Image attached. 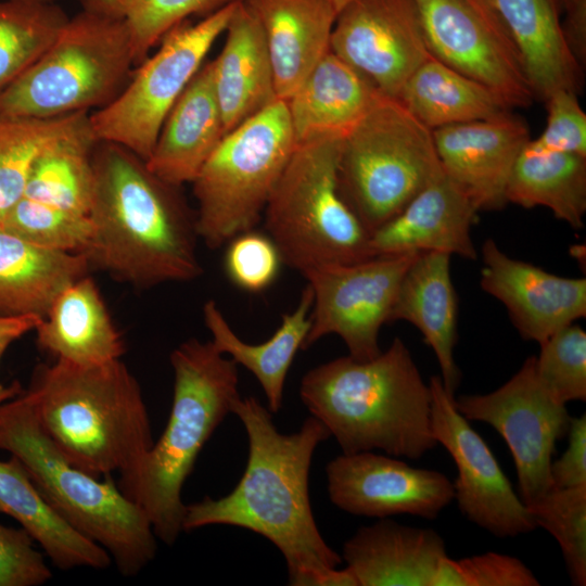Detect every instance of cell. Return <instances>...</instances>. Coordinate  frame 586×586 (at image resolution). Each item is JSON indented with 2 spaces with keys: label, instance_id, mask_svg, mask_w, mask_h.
Here are the masks:
<instances>
[{
  "label": "cell",
  "instance_id": "3957f363",
  "mask_svg": "<svg viewBox=\"0 0 586 586\" xmlns=\"http://www.w3.org/2000/svg\"><path fill=\"white\" fill-rule=\"evenodd\" d=\"M300 396L342 454L381 450L417 460L437 445L430 384L400 337L372 359L343 356L311 368Z\"/></svg>",
  "mask_w": 586,
  "mask_h": 586
},
{
  "label": "cell",
  "instance_id": "60d3db41",
  "mask_svg": "<svg viewBox=\"0 0 586 586\" xmlns=\"http://www.w3.org/2000/svg\"><path fill=\"white\" fill-rule=\"evenodd\" d=\"M534 573L520 559L485 552L461 559H442L432 586H538Z\"/></svg>",
  "mask_w": 586,
  "mask_h": 586
},
{
  "label": "cell",
  "instance_id": "d590c367",
  "mask_svg": "<svg viewBox=\"0 0 586 586\" xmlns=\"http://www.w3.org/2000/svg\"><path fill=\"white\" fill-rule=\"evenodd\" d=\"M67 21L52 1H0V91L46 52Z\"/></svg>",
  "mask_w": 586,
  "mask_h": 586
},
{
  "label": "cell",
  "instance_id": "2e32d148",
  "mask_svg": "<svg viewBox=\"0 0 586 586\" xmlns=\"http://www.w3.org/2000/svg\"><path fill=\"white\" fill-rule=\"evenodd\" d=\"M330 50L393 99L431 56L415 0H351L336 15Z\"/></svg>",
  "mask_w": 586,
  "mask_h": 586
},
{
  "label": "cell",
  "instance_id": "8d00e7d4",
  "mask_svg": "<svg viewBox=\"0 0 586 586\" xmlns=\"http://www.w3.org/2000/svg\"><path fill=\"white\" fill-rule=\"evenodd\" d=\"M536 527L559 544L573 585H586V486L552 488L526 506Z\"/></svg>",
  "mask_w": 586,
  "mask_h": 586
},
{
  "label": "cell",
  "instance_id": "d4e9b609",
  "mask_svg": "<svg viewBox=\"0 0 586 586\" xmlns=\"http://www.w3.org/2000/svg\"><path fill=\"white\" fill-rule=\"evenodd\" d=\"M225 31V44L212 62L228 133L279 99L263 28L243 0H238Z\"/></svg>",
  "mask_w": 586,
  "mask_h": 586
},
{
  "label": "cell",
  "instance_id": "cb8c5ba5",
  "mask_svg": "<svg viewBox=\"0 0 586 586\" xmlns=\"http://www.w3.org/2000/svg\"><path fill=\"white\" fill-rule=\"evenodd\" d=\"M451 255L421 252L399 283L390 321L415 326L436 356L446 391L455 395L461 373L454 358L458 301L450 273Z\"/></svg>",
  "mask_w": 586,
  "mask_h": 586
},
{
  "label": "cell",
  "instance_id": "f546056e",
  "mask_svg": "<svg viewBox=\"0 0 586 586\" xmlns=\"http://www.w3.org/2000/svg\"><path fill=\"white\" fill-rule=\"evenodd\" d=\"M80 253L43 247L0 229V317H44L55 297L88 275Z\"/></svg>",
  "mask_w": 586,
  "mask_h": 586
},
{
  "label": "cell",
  "instance_id": "4dcf8cb0",
  "mask_svg": "<svg viewBox=\"0 0 586 586\" xmlns=\"http://www.w3.org/2000/svg\"><path fill=\"white\" fill-rule=\"evenodd\" d=\"M311 307L313 291L307 284L294 310L282 316L271 337L250 344L235 334L215 301L208 300L203 305L204 323L214 347L256 378L272 413L282 407L286 375L297 351L303 349L310 327Z\"/></svg>",
  "mask_w": 586,
  "mask_h": 586
},
{
  "label": "cell",
  "instance_id": "681fc988",
  "mask_svg": "<svg viewBox=\"0 0 586 586\" xmlns=\"http://www.w3.org/2000/svg\"><path fill=\"white\" fill-rule=\"evenodd\" d=\"M22 1H52V0H22Z\"/></svg>",
  "mask_w": 586,
  "mask_h": 586
},
{
  "label": "cell",
  "instance_id": "8fae6325",
  "mask_svg": "<svg viewBox=\"0 0 586 586\" xmlns=\"http://www.w3.org/2000/svg\"><path fill=\"white\" fill-rule=\"evenodd\" d=\"M237 2L229 1L196 24L182 22L162 38L160 49L116 98L89 115L98 142L118 144L144 162L149 158L167 114L226 30Z\"/></svg>",
  "mask_w": 586,
  "mask_h": 586
},
{
  "label": "cell",
  "instance_id": "5b68a950",
  "mask_svg": "<svg viewBox=\"0 0 586 586\" xmlns=\"http://www.w3.org/2000/svg\"><path fill=\"white\" fill-rule=\"evenodd\" d=\"M174 395L167 424L137 471L117 482L148 517L156 538L171 546L186 512L181 492L196 459L239 396L238 365L211 341L189 339L169 356Z\"/></svg>",
  "mask_w": 586,
  "mask_h": 586
},
{
  "label": "cell",
  "instance_id": "f6af8a7d",
  "mask_svg": "<svg viewBox=\"0 0 586 586\" xmlns=\"http://www.w3.org/2000/svg\"><path fill=\"white\" fill-rule=\"evenodd\" d=\"M565 451L550 466L553 488L586 486V415L571 417Z\"/></svg>",
  "mask_w": 586,
  "mask_h": 586
},
{
  "label": "cell",
  "instance_id": "4316f807",
  "mask_svg": "<svg viewBox=\"0 0 586 586\" xmlns=\"http://www.w3.org/2000/svg\"><path fill=\"white\" fill-rule=\"evenodd\" d=\"M35 332L39 348L80 366L102 365L125 353L124 341L88 275L55 297Z\"/></svg>",
  "mask_w": 586,
  "mask_h": 586
},
{
  "label": "cell",
  "instance_id": "603a6c76",
  "mask_svg": "<svg viewBox=\"0 0 586 586\" xmlns=\"http://www.w3.org/2000/svg\"><path fill=\"white\" fill-rule=\"evenodd\" d=\"M259 22L279 100L286 101L330 50L336 11L328 0H243Z\"/></svg>",
  "mask_w": 586,
  "mask_h": 586
},
{
  "label": "cell",
  "instance_id": "bcb514c9",
  "mask_svg": "<svg viewBox=\"0 0 586 586\" xmlns=\"http://www.w3.org/2000/svg\"><path fill=\"white\" fill-rule=\"evenodd\" d=\"M42 319L38 315L0 317V360L12 343L28 332L35 331ZM22 392L23 388L17 382L10 385L0 383V405L18 396Z\"/></svg>",
  "mask_w": 586,
  "mask_h": 586
},
{
  "label": "cell",
  "instance_id": "5bb4252c",
  "mask_svg": "<svg viewBox=\"0 0 586 586\" xmlns=\"http://www.w3.org/2000/svg\"><path fill=\"white\" fill-rule=\"evenodd\" d=\"M428 49L513 109L534 98L524 63L493 0H415Z\"/></svg>",
  "mask_w": 586,
  "mask_h": 586
},
{
  "label": "cell",
  "instance_id": "ee69618b",
  "mask_svg": "<svg viewBox=\"0 0 586 586\" xmlns=\"http://www.w3.org/2000/svg\"><path fill=\"white\" fill-rule=\"evenodd\" d=\"M21 528L0 524V586H41L52 577L43 555Z\"/></svg>",
  "mask_w": 586,
  "mask_h": 586
},
{
  "label": "cell",
  "instance_id": "e0dca14e",
  "mask_svg": "<svg viewBox=\"0 0 586 586\" xmlns=\"http://www.w3.org/2000/svg\"><path fill=\"white\" fill-rule=\"evenodd\" d=\"M326 475L331 502L354 515L433 520L454 500L444 473L374 451L341 454L327 463Z\"/></svg>",
  "mask_w": 586,
  "mask_h": 586
},
{
  "label": "cell",
  "instance_id": "484cf974",
  "mask_svg": "<svg viewBox=\"0 0 586 586\" xmlns=\"http://www.w3.org/2000/svg\"><path fill=\"white\" fill-rule=\"evenodd\" d=\"M383 94L329 50L285 101L296 144L344 137Z\"/></svg>",
  "mask_w": 586,
  "mask_h": 586
},
{
  "label": "cell",
  "instance_id": "f1b7e54d",
  "mask_svg": "<svg viewBox=\"0 0 586 586\" xmlns=\"http://www.w3.org/2000/svg\"><path fill=\"white\" fill-rule=\"evenodd\" d=\"M0 513L17 521L60 570H104L113 562L103 547L58 513L12 455L0 460Z\"/></svg>",
  "mask_w": 586,
  "mask_h": 586
},
{
  "label": "cell",
  "instance_id": "7402d4cb",
  "mask_svg": "<svg viewBox=\"0 0 586 586\" xmlns=\"http://www.w3.org/2000/svg\"><path fill=\"white\" fill-rule=\"evenodd\" d=\"M446 556L445 540L435 530L383 518L359 527L344 543L341 557L358 586H432Z\"/></svg>",
  "mask_w": 586,
  "mask_h": 586
},
{
  "label": "cell",
  "instance_id": "d6a6232c",
  "mask_svg": "<svg viewBox=\"0 0 586 586\" xmlns=\"http://www.w3.org/2000/svg\"><path fill=\"white\" fill-rule=\"evenodd\" d=\"M507 202L525 208L543 206L575 229L586 213V157L536 150L527 142L511 170Z\"/></svg>",
  "mask_w": 586,
  "mask_h": 586
},
{
  "label": "cell",
  "instance_id": "4fadbf2b",
  "mask_svg": "<svg viewBox=\"0 0 586 586\" xmlns=\"http://www.w3.org/2000/svg\"><path fill=\"white\" fill-rule=\"evenodd\" d=\"M418 254L377 255L303 272L313 291L310 327L303 349L336 334L352 358L369 360L378 356L382 352L380 330L390 322L399 283Z\"/></svg>",
  "mask_w": 586,
  "mask_h": 586
},
{
  "label": "cell",
  "instance_id": "836d02e7",
  "mask_svg": "<svg viewBox=\"0 0 586 586\" xmlns=\"http://www.w3.org/2000/svg\"><path fill=\"white\" fill-rule=\"evenodd\" d=\"M97 144L89 119L50 144L35 162L22 196L50 208L90 217L94 194L92 153Z\"/></svg>",
  "mask_w": 586,
  "mask_h": 586
},
{
  "label": "cell",
  "instance_id": "7bdbcfd3",
  "mask_svg": "<svg viewBox=\"0 0 586 586\" xmlns=\"http://www.w3.org/2000/svg\"><path fill=\"white\" fill-rule=\"evenodd\" d=\"M545 101L548 111L546 128L538 138L528 141L530 145L540 151L586 157V114L577 94L560 89Z\"/></svg>",
  "mask_w": 586,
  "mask_h": 586
},
{
  "label": "cell",
  "instance_id": "b9f144b4",
  "mask_svg": "<svg viewBox=\"0 0 586 586\" xmlns=\"http://www.w3.org/2000/svg\"><path fill=\"white\" fill-rule=\"evenodd\" d=\"M226 245L224 267L234 285L258 293L275 282L283 263L266 233L252 229L235 235Z\"/></svg>",
  "mask_w": 586,
  "mask_h": 586
},
{
  "label": "cell",
  "instance_id": "7dc6e473",
  "mask_svg": "<svg viewBox=\"0 0 586 586\" xmlns=\"http://www.w3.org/2000/svg\"><path fill=\"white\" fill-rule=\"evenodd\" d=\"M562 29L565 41L582 67L586 62V0H565Z\"/></svg>",
  "mask_w": 586,
  "mask_h": 586
},
{
  "label": "cell",
  "instance_id": "7c38bea8",
  "mask_svg": "<svg viewBox=\"0 0 586 586\" xmlns=\"http://www.w3.org/2000/svg\"><path fill=\"white\" fill-rule=\"evenodd\" d=\"M454 403L467 420L487 423L505 440L514 460L519 496L526 506L553 488L552 456L568 433L571 416L566 405L538 381L535 356L495 391L454 397Z\"/></svg>",
  "mask_w": 586,
  "mask_h": 586
},
{
  "label": "cell",
  "instance_id": "ffe728a7",
  "mask_svg": "<svg viewBox=\"0 0 586 586\" xmlns=\"http://www.w3.org/2000/svg\"><path fill=\"white\" fill-rule=\"evenodd\" d=\"M477 212L443 174L371 233L372 255L442 252L474 260L471 230Z\"/></svg>",
  "mask_w": 586,
  "mask_h": 586
},
{
  "label": "cell",
  "instance_id": "30bf717a",
  "mask_svg": "<svg viewBox=\"0 0 586 586\" xmlns=\"http://www.w3.org/2000/svg\"><path fill=\"white\" fill-rule=\"evenodd\" d=\"M296 142L277 100L226 133L193 183L196 231L211 250L255 229Z\"/></svg>",
  "mask_w": 586,
  "mask_h": 586
},
{
  "label": "cell",
  "instance_id": "44dd1931",
  "mask_svg": "<svg viewBox=\"0 0 586 586\" xmlns=\"http://www.w3.org/2000/svg\"><path fill=\"white\" fill-rule=\"evenodd\" d=\"M225 135L209 61L170 109L145 167L173 187L192 182Z\"/></svg>",
  "mask_w": 586,
  "mask_h": 586
},
{
  "label": "cell",
  "instance_id": "ba28073f",
  "mask_svg": "<svg viewBox=\"0 0 586 586\" xmlns=\"http://www.w3.org/2000/svg\"><path fill=\"white\" fill-rule=\"evenodd\" d=\"M343 140L327 136L297 143L263 213L282 263L301 273L373 256L370 232L340 192Z\"/></svg>",
  "mask_w": 586,
  "mask_h": 586
},
{
  "label": "cell",
  "instance_id": "ab89813d",
  "mask_svg": "<svg viewBox=\"0 0 586 586\" xmlns=\"http://www.w3.org/2000/svg\"><path fill=\"white\" fill-rule=\"evenodd\" d=\"M124 17L131 37L135 61L141 62L174 27L187 17L212 13L231 0H101Z\"/></svg>",
  "mask_w": 586,
  "mask_h": 586
},
{
  "label": "cell",
  "instance_id": "6da1fadb",
  "mask_svg": "<svg viewBox=\"0 0 586 586\" xmlns=\"http://www.w3.org/2000/svg\"><path fill=\"white\" fill-rule=\"evenodd\" d=\"M231 412L242 422L247 462L234 488L220 498L205 496L186 505L182 530L230 525L270 540L282 553L293 586H358L353 572L337 569L342 557L323 539L314 518L309 471L316 447L330 437L315 417L297 432L283 434L272 412L253 396L233 400Z\"/></svg>",
  "mask_w": 586,
  "mask_h": 586
},
{
  "label": "cell",
  "instance_id": "9c48e42d",
  "mask_svg": "<svg viewBox=\"0 0 586 586\" xmlns=\"http://www.w3.org/2000/svg\"><path fill=\"white\" fill-rule=\"evenodd\" d=\"M432 130L382 95L343 140L340 192L370 234L443 175Z\"/></svg>",
  "mask_w": 586,
  "mask_h": 586
},
{
  "label": "cell",
  "instance_id": "e575fe53",
  "mask_svg": "<svg viewBox=\"0 0 586 586\" xmlns=\"http://www.w3.org/2000/svg\"><path fill=\"white\" fill-rule=\"evenodd\" d=\"M88 119L86 111L51 118L0 117V219L22 198L40 154Z\"/></svg>",
  "mask_w": 586,
  "mask_h": 586
},
{
  "label": "cell",
  "instance_id": "7a4b0ae2",
  "mask_svg": "<svg viewBox=\"0 0 586 586\" xmlns=\"http://www.w3.org/2000/svg\"><path fill=\"white\" fill-rule=\"evenodd\" d=\"M100 143L92 153V229L80 252L89 266L140 289L199 278L196 219L175 194L177 187L125 148Z\"/></svg>",
  "mask_w": 586,
  "mask_h": 586
},
{
  "label": "cell",
  "instance_id": "1f68e13d",
  "mask_svg": "<svg viewBox=\"0 0 586 586\" xmlns=\"http://www.w3.org/2000/svg\"><path fill=\"white\" fill-rule=\"evenodd\" d=\"M400 104L429 129L511 114V106L497 92L428 58L405 82Z\"/></svg>",
  "mask_w": 586,
  "mask_h": 586
},
{
  "label": "cell",
  "instance_id": "52a82bcc",
  "mask_svg": "<svg viewBox=\"0 0 586 586\" xmlns=\"http://www.w3.org/2000/svg\"><path fill=\"white\" fill-rule=\"evenodd\" d=\"M123 16L101 0L68 18L46 52L0 91V117L51 118L104 106L135 64Z\"/></svg>",
  "mask_w": 586,
  "mask_h": 586
},
{
  "label": "cell",
  "instance_id": "8992f818",
  "mask_svg": "<svg viewBox=\"0 0 586 586\" xmlns=\"http://www.w3.org/2000/svg\"><path fill=\"white\" fill-rule=\"evenodd\" d=\"M22 393L0 405V450L18 459L48 502L75 530L103 547L123 576L137 575L157 550L148 517L112 475L98 477L69 463Z\"/></svg>",
  "mask_w": 586,
  "mask_h": 586
},
{
  "label": "cell",
  "instance_id": "9a60e30c",
  "mask_svg": "<svg viewBox=\"0 0 586 586\" xmlns=\"http://www.w3.org/2000/svg\"><path fill=\"white\" fill-rule=\"evenodd\" d=\"M431 424L434 438L454 459V499L460 512L498 538L536 528L534 520L500 468L487 443L456 408L440 375L431 377Z\"/></svg>",
  "mask_w": 586,
  "mask_h": 586
},
{
  "label": "cell",
  "instance_id": "83f0119b",
  "mask_svg": "<svg viewBox=\"0 0 586 586\" xmlns=\"http://www.w3.org/2000/svg\"><path fill=\"white\" fill-rule=\"evenodd\" d=\"M565 0H493L522 56L534 98L582 90L583 67L562 29Z\"/></svg>",
  "mask_w": 586,
  "mask_h": 586
},
{
  "label": "cell",
  "instance_id": "277c9868",
  "mask_svg": "<svg viewBox=\"0 0 586 586\" xmlns=\"http://www.w3.org/2000/svg\"><path fill=\"white\" fill-rule=\"evenodd\" d=\"M22 395L61 455L91 475L127 480L154 443L140 384L120 359L39 364Z\"/></svg>",
  "mask_w": 586,
  "mask_h": 586
},
{
  "label": "cell",
  "instance_id": "d6986e66",
  "mask_svg": "<svg viewBox=\"0 0 586 586\" xmlns=\"http://www.w3.org/2000/svg\"><path fill=\"white\" fill-rule=\"evenodd\" d=\"M432 135L444 175L479 212L500 209L508 203L511 170L531 140L525 123L511 113L440 127Z\"/></svg>",
  "mask_w": 586,
  "mask_h": 586
},
{
  "label": "cell",
  "instance_id": "74e56055",
  "mask_svg": "<svg viewBox=\"0 0 586 586\" xmlns=\"http://www.w3.org/2000/svg\"><path fill=\"white\" fill-rule=\"evenodd\" d=\"M535 356V373L544 388L563 404L586 400V332L569 324L546 339Z\"/></svg>",
  "mask_w": 586,
  "mask_h": 586
},
{
  "label": "cell",
  "instance_id": "ac0fdd59",
  "mask_svg": "<svg viewBox=\"0 0 586 586\" xmlns=\"http://www.w3.org/2000/svg\"><path fill=\"white\" fill-rule=\"evenodd\" d=\"M481 253V288L506 307L522 339L540 344L586 317L585 278L561 277L510 257L492 239Z\"/></svg>",
  "mask_w": 586,
  "mask_h": 586
},
{
  "label": "cell",
  "instance_id": "c3c4849f",
  "mask_svg": "<svg viewBox=\"0 0 586 586\" xmlns=\"http://www.w3.org/2000/svg\"><path fill=\"white\" fill-rule=\"evenodd\" d=\"M331 5L334 8L336 13L339 12L351 1V0H328Z\"/></svg>",
  "mask_w": 586,
  "mask_h": 586
},
{
  "label": "cell",
  "instance_id": "f35d334b",
  "mask_svg": "<svg viewBox=\"0 0 586 586\" xmlns=\"http://www.w3.org/2000/svg\"><path fill=\"white\" fill-rule=\"evenodd\" d=\"M0 229L34 244L80 253L91 234V220L21 198L0 219Z\"/></svg>",
  "mask_w": 586,
  "mask_h": 586
}]
</instances>
